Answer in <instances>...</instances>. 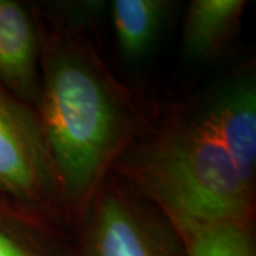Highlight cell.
Returning <instances> with one entry per match:
<instances>
[{
	"instance_id": "obj_4",
	"label": "cell",
	"mask_w": 256,
	"mask_h": 256,
	"mask_svg": "<svg viewBox=\"0 0 256 256\" xmlns=\"http://www.w3.org/2000/svg\"><path fill=\"white\" fill-rule=\"evenodd\" d=\"M87 256H178L170 240L137 206L117 192L97 210Z\"/></svg>"
},
{
	"instance_id": "obj_8",
	"label": "cell",
	"mask_w": 256,
	"mask_h": 256,
	"mask_svg": "<svg viewBox=\"0 0 256 256\" xmlns=\"http://www.w3.org/2000/svg\"><path fill=\"white\" fill-rule=\"evenodd\" d=\"M164 3L158 0H116L111 16L121 52L137 58L151 46L162 18Z\"/></svg>"
},
{
	"instance_id": "obj_3",
	"label": "cell",
	"mask_w": 256,
	"mask_h": 256,
	"mask_svg": "<svg viewBox=\"0 0 256 256\" xmlns=\"http://www.w3.org/2000/svg\"><path fill=\"white\" fill-rule=\"evenodd\" d=\"M57 176L36 116L0 92V190L26 201H42Z\"/></svg>"
},
{
	"instance_id": "obj_1",
	"label": "cell",
	"mask_w": 256,
	"mask_h": 256,
	"mask_svg": "<svg viewBox=\"0 0 256 256\" xmlns=\"http://www.w3.org/2000/svg\"><path fill=\"white\" fill-rule=\"evenodd\" d=\"M42 114L56 172L78 198L114 152L122 127L117 101L97 68L78 52L66 48L47 67Z\"/></svg>"
},
{
	"instance_id": "obj_7",
	"label": "cell",
	"mask_w": 256,
	"mask_h": 256,
	"mask_svg": "<svg viewBox=\"0 0 256 256\" xmlns=\"http://www.w3.org/2000/svg\"><path fill=\"white\" fill-rule=\"evenodd\" d=\"M242 0H195L185 22V46L194 56H208L225 42L245 9Z\"/></svg>"
},
{
	"instance_id": "obj_5",
	"label": "cell",
	"mask_w": 256,
	"mask_h": 256,
	"mask_svg": "<svg viewBox=\"0 0 256 256\" xmlns=\"http://www.w3.org/2000/svg\"><path fill=\"white\" fill-rule=\"evenodd\" d=\"M201 120L225 148L242 181L252 188L256 168L255 82L246 78L229 86Z\"/></svg>"
},
{
	"instance_id": "obj_2",
	"label": "cell",
	"mask_w": 256,
	"mask_h": 256,
	"mask_svg": "<svg viewBox=\"0 0 256 256\" xmlns=\"http://www.w3.org/2000/svg\"><path fill=\"white\" fill-rule=\"evenodd\" d=\"M142 181L184 234L244 220L250 206L252 188L201 118L175 130L151 151Z\"/></svg>"
},
{
	"instance_id": "obj_10",
	"label": "cell",
	"mask_w": 256,
	"mask_h": 256,
	"mask_svg": "<svg viewBox=\"0 0 256 256\" xmlns=\"http://www.w3.org/2000/svg\"><path fill=\"white\" fill-rule=\"evenodd\" d=\"M0 256H43L22 240L0 229Z\"/></svg>"
},
{
	"instance_id": "obj_9",
	"label": "cell",
	"mask_w": 256,
	"mask_h": 256,
	"mask_svg": "<svg viewBox=\"0 0 256 256\" xmlns=\"http://www.w3.org/2000/svg\"><path fill=\"white\" fill-rule=\"evenodd\" d=\"M186 256H255L244 220L202 225L185 232Z\"/></svg>"
},
{
	"instance_id": "obj_6",
	"label": "cell",
	"mask_w": 256,
	"mask_h": 256,
	"mask_svg": "<svg viewBox=\"0 0 256 256\" xmlns=\"http://www.w3.org/2000/svg\"><path fill=\"white\" fill-rule=\"evenodd\" d=\"M0 77L22 96L36 97L37 37L28 12L0 0Z\"/></svg>"
}]
</instances>
